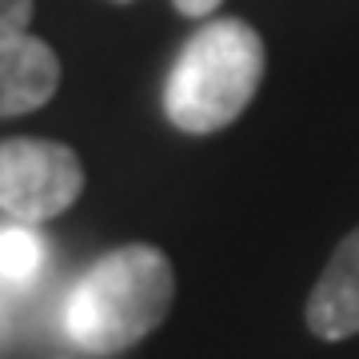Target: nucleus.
Wrapping results in <instances>:
<instances>
[{"instance_id": "obj_1", "label": "nucleus", "mask_w": 359, "mask_h": 359, "mask_svg": "<svg viewBox=\"0 0 359 359\" xmlns=\"http://www.w3.org/2000/svg\"><path fill=\"white\" fill-rule=\"evenodd\" d=\"M172 299V259L152 244H124L80 276L65 304V332L80 351L120 355L168 320Z\"/></svg>"}, {"instance_id": "obj_2", "label": "nucleus", "mask_w": 359, "mask_h": 359, "mask_svg": "<svg viewBox=\"0 0 359 359\" xmlns=\"http://www.w3.org/2000/svg\"><path fill=\"white\" fill-rule=\"evenodd\" d=\"M264 80V40L240 16L208 20L184 48L164 84V116L188 136L236 124Z\"/></svg>"}, {"instance_id": "obj_3", "label": "nucleus", "mask_w": 359, "mask_h": 359, "mask_svg": "<svg viewBox=\"0 0 359 359\" xmlns=\"http://www.w3.org/2000/svg\"><path fill=\"white\" fill-rule=\"evenodd\" d=\"M84 192V168L68 144L0 140V212L16 224H40L68 212Z\"/></svg>"}, {"instance_id": "obj_4", "label": "nucleus", "mask_w": 359, "mask_h": 359, "mask_svg": "<svg viewBox=\"0 0 359 359\" xmlns=\"http://www.w3.org/2000/svg\"><path fill=\"white\" fill-rule=\"evenodd\" d=\"M308 327L323 344L359 335V228L339 240L308 295Z\"/></svg>"}, {"instance_id": "obj_5", "label": "nucleus", "mask_w": 359, "mask_h": 359, "mask_svg": "<svg viewBox=\"0 0 359 359\" xmlns=\"http://www.w3.org/2000/svg\"><path fill=\"white\" fill-rule=\"evenodd\" d=\"M60 88V60L44 40L16 32L0 36V120L48 104Z\"/></svg>"}, {"instance_id": "obj_6", "label": "nucleus", "mask_w": 359, "mask_h": 359, "mask_svg": "<svg viewBox=\"0 0 359 359\" xmlns=\"http://www.w3.org/2000/svg\"><path fill=\"white\" fill-rule=\"evenodd\" d=\"M44 259H48V248L32 224L0 228V287L20 292L28 283H36V276L44 271Z\"/></svg>"}, {"instance_id": "obj_7", "label": "nucleus", "mask_w": 359, "mask_h": 359, "mask_svg": "<svg viewBox=\"0 0 359 359\" xmlns=\"http://www.w3.org/2000/svg\"><path fill=\"white\" fill-rule=\"evenodd\" d=\"M32 20V0H0V36L28 32Z\"/></svg>"}, {"instance_id": "obj_8", "label": "nucleus", "mask_w": 359, "mask_h": 359, "mask_svg": "<svg viewBox=\"0 0 359 359\" xmlns=\"http://www.w3.org/2000/svg\"><path fill=\"white\" fill-rule=\"evenodd\" d=\"M172 4H176V8H180L184 16H192V20H204V16L216 13L224 0H172Z\"/></svg>"}, {"instance_id": "obj_9", "label": "nucleus", "mask_w": 359, "mask_h": 359, "mask_svg": "<svg viewBox=\"0 0 359 359\" xmlns=\"http://www.w3.org/2000/svg\"><path fill=\"white\" fill-rule=\"evenodd\" d=\"M116 4H132V0H116Z\"/></svg>"}]
</instances>
